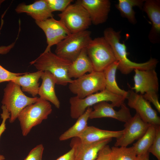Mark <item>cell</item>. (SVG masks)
<instances>
[{"mask_svg":"<svg viewBox=\"0 0 160 160\" xmlns=\"http://www.w3.org/2000/svg\"><path fill=\"white\" fill-rule=\"evenodd\" d=\"M1 108L2 112L1 114V118L2 119V121L0 125V137L6 129L5 123L6 120L9 119L10 117V114L4 105H2Z\"/></svg>","mask_w":160,"mask_h":160,"instance_id":"d6a6232c","label":"cell"},{"mask_svg":"<svg viewBox=\"0 0 160 160\" xmlns=\"http://www.w3.org/2000/svg\"><path fill=\"white\" fill-rule=\"evenodd\" d=\"M127 105L134 109L141 119L145 122L155 126H160V118L156 111L151 107L150 102L142 95L129 90L126 98Z\"/></svg>","mask_w":160,"mask_h":160,"instance_id":"30bf717a","label":"cell"},{"mask_svg":"<svg viewBox=\"0 0 160 160\" xmlns=\"http://www.w3.org/2000/svg\"><path fill=\"white\" fill-rule=\"evenodd\" d=\"M58 16L60 20L71 33L87 30L92 24L86 9L76 2L69 5Z\"/></svg>","mask_w":160,"mask_h":160,"instance_id":"9c48e42d","label":"cell"},{"mask_svg":"<svg viewBox=\"0 0 160 160\" xmlns=\"http://www.w3.org/2000/svg\"><path fill=\"white\" fill-rule=\"evenodd\" d=\"M145 0H119L116 5L121 15L129 22L135 24L136 23L135 13L133 7H137L142 9Z\"/></svg>","mask_w":160,"mask_h":160,"instance_id":"d4e9b609","label":"cell"},{"mask_svg":"<svg viewBox=\"0 0 160 160\" xmlns=\"http://www.w3.org/2000/svg\"><path fill=\"white\" fill-rule=\"evenodd\" d=\"M114 105L111 103L102 101L93 105V109L91 112L89 119H91L103 117H109L125 123L132 117L129 109L124 103L121 106L119 111L114 110Z\"/></svg>","mask_w":160,"mask_h":160,"instance_id":"5bb4252c","label":"cell"},{"mask_svg":"<svg viewBox=\"0 0 160 160\" xmlns=\"http://www.w3.org/2000/svg\"><path fill=\"white\" fill-rule=\"evenodd\" d=\"M44 150L42 144L37 145L30 151L24 160H42Z\"/></svg>","mask_w":160,"mask_h":160,"instance_id":"4dcf8cb0","label":"cell"},{"mask_svg":"<svg viewBox=\"0 0 160 160\" xmlns=\"http://www.w3.org/2000/svg\"><path fill=\"white\" fill-rule=\"evenodd\" d=\"M26 72L15 73L7 70L0 65V83L10 81L14 80L16 77L23 75Z\"/></svg>","mask_w":160,"mask_h":160,"instance_id":"f546056e","label":"cell"},{"mask_svg":"<svg viewBox=\"0 0 160 160\" xmlns=\"http://www.w3.org/2000/svg\"><path fill=\"white\" fill-rule=\"evenodd\" d=\"M112 139L108 138L95 142L85 143L76 137L72 138L70 146L74 150L75 160H95L99 151Z\"/></svg>","mask_w":160,"mask_h":160,"instance_id":"4fadbf2b","label":"cell"},{"mask_svg":"<svg viewBox=\"0 0 160 160\" xmlns=\"http://www.w3.org/2000/svg\"><path fill=\"white\" fill-rule=\"evenodd\" d=\"M94 71L93 67L87 54L86 48L83 49L77 58L69 66L68 76L70 79L78 78L86 74Z\"/></svg>","mask_w":160,"mask_h":160,"instance_id":"ffe728a7","label":"cell"},{"mask_svg":"<svg viewBox=\"0 0 160 160\" xmlns=\"http://www.w3.org/2000/svg\"><path fill=\"white\" fill-rule=\"evenodd\" d=\"M111 151V148L106 145L99 151L95 160H110Z\"/></svg>","mask_w":160,"mask_h":160,"instance_id":"836d02e7","label":"cell"},{"mask_svg":"<svg viewBox=\"0 0 160 160\" xmlns=\"http://www.w3.org/2000/svg\"><path fill=\"white\" fill-rule=\"evenodd\" d=\"M142 9L147 15L152 25L148 38L152 43H158L160 37V1L145 0Z\"/></svg>","mask_w":160,"mask_h":160,"instance_id":"e0dca14e","label":"cell"},{"mask_svg":"<svg viewBox=\"0 0 160 160\" xmlns=\"http://www.w3.org/2000/svg\"><path fill=\"white\" fill-rule=\"evenodd\" d=\"M148 151L155 156L158 160H160V126H156L155 137Z\"/></svg>","mask_w":160,"mask_h":160,"instance_id":"f1b7e54d","label":"cell"},{"mask_svg":"<svg viewBox=\"0 0 160 160\" xmlns=\"http://www.w3.org/2000/svg\"><path fill=\"white\" fill-rule=\"evenodd\" d=\"M137 155L132 146L111 148L110 160H136Z\"/></svg>","mask_w":160,"mask_h":160,"instance_id":"4316f807","label":"cell"},{"mask_svg":"<svg viewBox=\"0 0 160 160\" xmlns=\"http://www.w3.org/2000/svg\"><path fill=\"white\" fill-rule=\"evenodd\" d=\"M86 49L94 71L103 72L116 61L111 47L103 36L92 39Z\"/></svg>","mask_w":160,"mask_h":160,"instance_id":"8992f818","label":"cell"},{"mask_svg":"<svg viewBox=\"0 0 160 160\" xmlns=\"http://www.w3.org/2000/svg\"><path fill=\"white\" fill-rule=\"evenodd\" d=\"M105 82L103 72L93 71L73 80L69 88L80 98L101 91L105 89Z\"/></svg>","mask_w":160,"mask_h":160,"instance_id":"ba28073f","label":"cell"},{"mask_svg":"<svg viewBox=\"0 0 160 160\" xmlns=\"http://www.w3.org/2000/svg\"><path fill=\"white\" fill-rule=\"evenodd\" d=\"M156 92L151 91L145 93L142 95L143 97L149 102H151L154 106L157 111L160 112V104Z\"/></svg>","mask_w":160,"mask_h":160,"instance_id":"1f68e13d","label":"cell"},{"mask_svg":"<svg viewBox=\"0 0 160 160\" xmlns=\"http://www.w3.org/2000/svg\"><path fill=\"white\" fill-rule=\"evenodd\" d=\"M118 65L116 60L103 71L105 82V89L115 95L123 96L126 99L128 91L120 88L116 81V74Z\"/></svg>","mask_w":160,"mask_h":160,"instance_id":"cb8c5ba5","label":"cell"},{"mask_svg":"<svg viewBox=\"0 0 160 160\" xmlns=\"http://www.w3.org/2000/svg\"><path fill=\"white\" fill-rule=\"evenodd\" d=\"M78 3L86 9L92 24L97 25L107 20L110 10L111 3L109 0H78Z\"/></svg>","mask_w":160,"mask_h":160,"instance_id":"2e32d148","label":"cell"},{"mask_svg":"<svg viewBox=\"0 0 160 160\" xmlns=\"http://www.w3.org/2000/svg\"><path fill=\"white\" fill-rule=\"evenodd\" d=\"M123 130L111 131L88 126L79 137L84 143H92L108 138H117L122 135Z\"/></svg>","mask_w":160,"mask_h":160,"instance_id":"44dd1931","label":"cell"},{"mask_svg":"<svg viewBox=\"0 0 160 160\" xmlns=\"http://www.w3.org/2000/svg\"><path fill=\"white\" fill-rule=\"evenodd\" d=\"M49 7L53 12L64 11L73 1L72 0H46Z\"/></svg>","mask_w":160,"mask_h":160,"instance_id":"83f0119b","label":"cell"},{"mask_svg":"<svg viewBox=\"0 0 160 160\" xmlns=\"http://www.w3.org/2000/svg\"><path fill=\"white\" fill-rule=\"evenodd\" d=\"M55 160H75L73 149L71 148L70 150Z\"/></svg>","mask_w":160,"mask_h":160,"instance_id":"e575fe53","label":"cell"},{"mask_svg":"<svg viewBox=\"0 0 160 160\" xmlns=\"http://www.w3.org/2000/svg\"><path fill=\"white\" fill-rule=\"evenodd\" d=\"M120 31H116L111 28H108L103 32L104 37L111 46L115 57L118 63L117 69L124 74L130 73L135 69L147 70L155 68L158 61L151 58L143 63L134 62L127 57V47L124 43L120 42Z\"/></svg>","mask_w":160,"mask_h":160,"instance_id":"6da1fadb","label":"cell"},{"mask_svg":"<svg viewBox=\"0 0 160 160\" xmlns=\"http://www.w3.org/2000/svg\"><path fill=\"white\" fill-rule=\"evenodd\" d=\"M149 153L148 152L145 154L137 156L136 160H149Z\"/></svg>","mask_w":160,"mask_h":160,"instance_id":"8d00e7d4","label":"cell"},{"mask_svg":"<svg viewBox=\"0 0 160 160\" xmlns=\"http://www.w3.org/2000/svg\"><path fill=\"white\" fill-rule=\"evenodd\" d=\"M126 98L118 95L106 89L88 95L83 98L76 96L69 99L70 116L73 119H77L90 106L102 101H110L115 107H119L124 103Z\"/></svg>","mask_w":160,"mask_h":160,"instance_id":"277c9868","label":"cell"},{"mask_svg":"<svg viewBox=\"0 0 160 160\" xmlns=\"http://www.w3.org/2000/svg\"><path fill=\"white\" fill-rule=\"evenodd\" d=\"M17 38L18 37L15 42L8 45L0 46V54L4 55L8 53L14 47Z\"/></svg>","mask_w":160,"mask_h":160,"instance_id":"d590c367","label":"cell"},{"mask_svg":"<svg viewBox=\"0 0 160 160\" xmlns=\"http://www.w3.org/2000/svg\"><path fill=\"white\" fill-rule=\"evenodd\" d=\"M156 126L150 125L145 134L132 146L137 156L148 152L154 139Z\"/></svg>","mask_w":160,"mask_h":160,"instance_id":"484cf974","label":"cell"},{"mask_svg":"<svg viewBox=\"0 0 160 160\" xmlns=\"http://www.w3.org/2000/svg\"><path fill=\"white\" fill-rule=\"evenodd\" d=\"M35 23L46 36L47 46L44 52L51 51V47L56 45L71 33L60 20L53 17Z\"/></svg>","mask_w":160,"mask_h":160,"instance_id":"8fae6325","label":"cell"},{"mask_svg":"<svg viewBox=\"0 0 160 160\" xmlns=\"http://www.w3.org/2000/svg\"><path fill=\"white\" fill-rule=\"evenodd\" d=\"M91 35L87 30L71 33L56 45L55 54L72 62L87 47L92 39Z\"/></svg>","mask_w":160,"mask_h":160,"instance_id":"52a82bcc","label":"cell"},{"mask_svg":"<svg viewBox=\"0 0 160 160\" xmlns=\"http://www.w3.org/2000/svg\"><path fill=\"white\" fill-rule=\"evenodd\" d=\"M4 91L1 103L10 114L9 121L11 123L16 119L19 113L24 108L36 102L39 98L37 97H31L26 96L20 87L12 81L8 82Z\"/></svg>","mask_w":160,"mask_h":160,"instance_id":"5b68a950","label":"cell"},{"mask_svg":"<svg viewBox=\"0 0 160 160\" xmlns=\"http://www.w3.org/2000/svg\"><path fill=\"white\" fill-rule=\"evenodd\" d=\"M52 111L50 103L39 98L35 103L24 108L19 113L18 119L23 136H27L34 127L47 119Z\"/></svg>","mask_w":160,"mask_h":160,"instance_id":"3957f363","label":"cell"},{"mask_svg":"<svg viewBox=\"0 0 160 160\" xmlns=\"http://www.w3.org/2000/svg\"><path fill=\"white\" fill-rule=\"evenodd\" d=\"M42 84L39 87L38 94L40 98L52 103L57 108H60V101L56 95L55 85L57 80L49 71H45L41 76Z\"/></svg>","mask_w":160,"mask_h":160,"instance_id":"d6986e66","label":"cell"},{"mask_svg":"<svg viewBox=\"0 0 160 160\" xmlns=\"http://www.w3.org/2000/svg\"><path fill=\"white\" fill-rule=\"evenodd\" d=\"M151 124L142 120L137 113L125 123L122 135L116 138L114 146L127 147L135 140L140 138Z\"/></svg>","mask_w":160,"mask_h":160,"instance_id":"7c38bea8","label":"cell"},{"mask_svg":"<svg viewBox=\"0 0 160 160\" xmlns=\"http://www.w3.org/2000/svg\"><path fill=\"white\" fill-rule=\"evenodd\" d=\"M134 85L130 87L136 93L143 95L150 91L157 92L159 84L157 74L155 68L147 70H134Z\"/></svg>","mask_w":160,"mask_h":160,"instance_id":"9a60e30c","label":"cell"},{"mask_svg":"<svg viewBox=\"0 0 160 160\" xmlns=\"http://www.w3.org/2000/svg\"><path fill=\"white\" fill-rule=\"evenodd\" d=\"M92 110L91 107L88 108L85 112L77 118L74 124L60 136L59 140L64 141L79 137L88 126V120Z\"/></svg>","mask_w":160,"mask_h":160,"instance_id":"603a6c76","label":"cell"},{"mask_svg":"<svg viewBox=\"0 0 160 160\" xmlns=\"http://www.w3.org/2000/svg\"><path fill=\"white\" fill-rule=\"evenodd\" d=\"M44 71H38L36 72L27 73L17 76L12 81L21 87L23 92L28 93L33 97L38 94L39 83V81Z\"/></svg>","mask_w":160,"mask_h":160,"instance_id":"7402d4cb","label":"cell"},{"mask_svg":"<svg viewBox=\"0 0 160 160\" xmlns=\"http://www.w3.org/2000/svg\"><path fill=\"white\" fill-rule=\"evenodd\" d=\"M4 1L3 0H0V7H1V5L2 3Z\"/></svg>","mask_w":160,"mask_h":160,"instance_id":"f35d334b","label":"cell"},{"mask_svg":"<svg viewBox=\"0 0 160 160\" xmlns=\"http://www.w3.org/2000/svg\"><path fill=\"white\" fill-rule=\"evenodd\" d=\"M72 62L61 57L51 51L43 52L31 62L38 71L50 72L57 80V84L66 86L72 79L68 76L69 68Z\"/></svg>","mask_w":160,"mask_h":160,"instance_id":"7a4b0ae2","label":"cell"},{"mask_svg":"<svg viewBox=\"0 0 160 160\" xmlns=\"http://www.w3.org/2000/svg\"><path fill=\"white\" fill-rule=\"evenodd\" d=\"M15 11L17 13H26L35 21H44L53 16L46 0L36 1L28 5L24 3L20 4L16 8Z\"/></svg>","mask_w":160,"mask_h":160,"instance_id":"ac0fdd59","label":"cell"},{"mask_svg":"<svg viewBox=\"0 0 160 160\" xmlns=\"http://www.w3.org/2000/svg\"><path fill=\"white\" fill-rule=\"evenodd\" d=\"M5 159V158L4 156L0 155V160H4Z\"/></svg>","mask_w":160,"mask_h":160,"instance_id":"74e56055","label":"cell"}]
</instances>
